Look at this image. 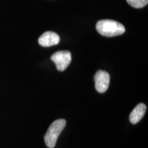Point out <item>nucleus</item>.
Instances as JSON below:
<instances>
[{
  "mask_svg": "<svg viewBox=\"0 0 148 148\" xmlns=\"http://www.w3.org/2000/svg\"><path fill=\"white\" fill-rule=\"evenodd\" d=\"M96 29L101 35L107 37H112L123 34L125 32V27L114 20L103 19L96 24Z\"/></svg>",
  "mask_w": 148,
  "mask_h": 148,
  "instance_id": "nucleus-1",
  "label": "nucleus"
},
{
  "mask_svg": "<svg viewBox=\"0 0 148 148\" xmlns=\"http://www.w3.org/2000/svg\"><path fill=\"white\" fill-rule=\"evenodd\" d=\"M66 125V121L63 119H57L53 122L48 128L44 136L45 145L49 148H53L61 132Z\"/></svg>",
  "mask_w": 148,
  "mask_h": 148,
  "instance_id": "nucleus-2",
  "label": "nucleus"
},
{
  "mask_svg": "<svg viewBox=\"0 0 148 148\" xmlns=\"http://www.w3.org/2000/svg\"><path fill=\"white\" fill-rule=\"evenodd\" d=\"M51 60L56 66L57 70L63 71L71 62V53L69 51H59L51 56Z\"/></svg>",
  "mask_w": 148,
  "mask_h": 148,
  "instance_id": "nucleus-3",
  "label": "nucleus"
},
{
  "mask_svg": "<svg viewBox=\"0 0 148 148\" xmlns=\"http://www.w3.org/2000/svg\"><path fill=\"white\" fill-rule=\"evenodd\" d=\"M110 75L106 71L99 70L96 72L94 80H95V89L100 93H103L108 88L110 84Z\"/></svg>",
  "mask_w": 148,
  "mask_h": 148,
  "instance_id": "nucleus-4",
  "label": "nucleus"
},
{
  "mask_svg": "<svg viewBox=\"0 0 148 148\" xmlns=\"http://www.w3.org/2000/svg\"><path fill=\"white\" fill-rule=\"evenodd\" d=\"M38 43L42 47H51L58 45L60 42V36L56 33L48 31L43 33L38 38Z\"/></svg>",
  "mask_w": 148,
  "mask_h": 148,
  "instance_id": "nucleus-5",
  "label": "nucleus"
},
{
  "mask_svg": "<svg viewBox=\"0 0 148 148\" xmlns=\"http://www.w3.org/2000/svg\"><path fill=\"white\" fill-rule=\"evenodd\" d=\"M146 108L147 107L145 104L143 103H138L130 114V121L132 124H136L139 122L145 113Z\"/></svg>",
  "mask_w": 148,
  "mask_h": 148,
  "instance_id": "nucleus-6",
  "label": "nucleus"
},
{
  "mask_svg": "<svg viewBox=\"0 0 148 148\" xmlns=\"http://www.w3.org/2000/svg\"><path fill=\"white\" fill-rule=\"evenodd\" d=\"M130 5L135 8H143L147 4L148 0H126Z\"/></svg>",
  "mask_w": 148,
  "mask_h": 148,
  "instance_id": "nucleus-7",
  "label": "nucleus"
}]
</instances>
